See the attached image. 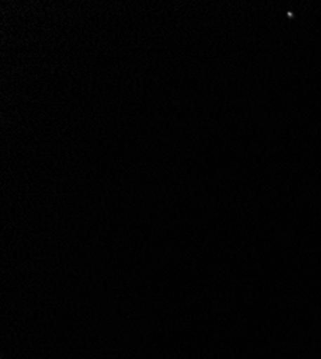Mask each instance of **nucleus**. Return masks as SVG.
Here are the masks:
<instances>
[]
</instances>
